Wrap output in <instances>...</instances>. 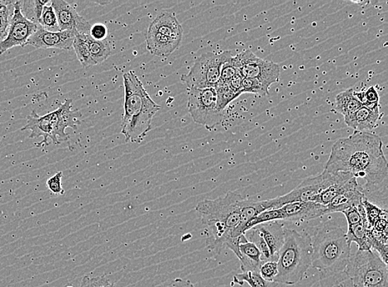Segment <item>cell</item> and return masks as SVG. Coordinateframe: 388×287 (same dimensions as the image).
<instances>
[{
  "label": "cell",
  "mask_w": 388,
  "mask_h": 287,
  "mask_svg": "<svg viewBox=\"0 0 388 287\" xmlns=\"http://www.w3.org/2000/svg\"><path fill=\"white\" fill-rule=\"evenodd\" d=\"M325 170L346 173L357 180L364 179L362 193L367 196L386 188L387 160L379 136L369 132H355L347 138L338 139L332 146Z\"/></svg>",
  "instance_id": "obj_1"
},
{
  "label": "cell",
  "mask_w": 388,
  "mask_h": 287,
  "mask_svg": "<svg viewBox=\"0 0 388 287\" xmlns=\"http://www.w3.org/2000/svg\"><path fill=\"white\" fill-rule=\"evenodd\" d=\"M243 196L230 191L215 200H205L196 205L195 211L208 231L206 247L210 251L229 249L239 259V242L235 231L240 222L241 201Z\"/></svg>",
  "instance_id": "obj_2"
},
{
  "label": "cell",
  "mask_w": 388,
  "mask_h": 287,
  "mask_svg": "<svg viewBox=\"0 0 388 287\" xmlns=\"http://www.w3.org/2000/svg\"><path fill=\"white\" fill-rule=\"evenodd\" d=\"M124 114L121 134L126 142L139 144L153 129L152 121L161 107L154 102L134 72L124 74Z\"/></svg>",
  "instance_id": "obj_3"
},
{
  "label": "cell",
  "mask_w": 388,
  "mask_h": 287,
  "mask_svg": "<svg viewBox=\"0 0 388 287\" xmlns=\"http://www.w3.org/2000/svg\"><path fill=\"white\" fill-rule=\"evenodd\" d=\"M312 264L319 271H339L346 269L351 255V245L339 224L325 221L320 224L311 237Z\"/></svg>",
  "instance_id": "obj_4"
},
{
  "label": "cell",
  "mask_w": 388,
  "mask_h": 287,
  "mask_svg": "<svg viewBox=\"0 0 388 287\" xmlns=\"http://www.w3.org/2000/svg\"><path fill=\"white\" fill-rule=\"evenodd\" d=\"M311 236L285 228L284 242L279 254V274L274 283L293 286L303 280L312 264Z\"/></svg>",
  "instance_id": "obj_5"
},
{
  "label": "cell",
  "mask_w": 388,
  "mask_h": 287,
  "mask_svg": "<svg viewBox=\"0 0 388 287\" xmlns=\"http://www.w3.org/2000/svg\"><path fill=\"white\" fill-rule=\"evenodd\" d=\"M72 99H65L57 110L44 116H39L33 110L31 115L28 116L27 124L21 131H31L29 139L43 138L42 142L35 144L38 148L48 146L49 139L54 145L68 141L70 137L65 134V129L77 130L80 119L82 117L79 110L72 109Z\"/></svg>",
  "instance_id": "obj_6"
},
{
  "label": "cell",
  "mask_w": 388,
  "mask_h": 287,
  "mask_svg": "<svg viewBox=\"0 0 388 287\" xmlns=\"http://www.w3.org/2000/svg\"><path fill=\"white\" fill-rule=\"evenodd\" d=\"M345 270L355 287H388L387 264L374 250L351 253Z\"/></svg>",
  "instance_id": "obj_7"
},
{
  "label": "cell",
  "mask_w": 388,
  "mask_h": 287,
  "mask_svg": "<svg viewBox=\"0 0 388 287\" xmlns=\"http://www.w3.org/2000/svg\"><path fill=\"white\" fill-rule=\"evenodd\" d=\"M354 178L346 173H329L324 170L321 174L302 180L289 193L266 200L268 210L279 209L287 204L295 202H313L316 195L336 183H345Z\"/></svg>",
  "instance_id": "obj_8"
},
{
  "label": "cell",
  "mask_w": 388,
  "mask_h": 287,
  "mask_svg": "<svg viewBox=\"0 0 388 287\" xmlns=\"http://www.w3.org/2000/svg\"><path fill=\"white\" fill-rule=\"evenodd\" d=\"M231 56L230 51L204 53L195 60L189 73L181 75L180 80L188 90L215 88L220 80L222 65Z\"/></svg>",
  "instance_id": "obj_9"
},
{
  "label": "cell",
  "mask_w": 388,
  "mask_h": 287,
  "mask_svg": "<svg viewBox=\"0 0 388 287\" xmlns=\"http://www.w3.org/2000/svg\"><path fill=\"white\" fill-rule=\"evenodd\" d=\"M188 107L194 122L208 129L215 128L225 118L224 112L217 109L215 88L189 90Z\"/></svg>",
  "instance_id": "obj_10"
},
{
  "label": "cell",
  "mask_w": 388,
  "mask_h": 287,
  "mask_svg": "<svg viewBox=\"0 0 388 287\" xmlns=\"http://www.w3.org/2000/svg\"><path fill=\"white\" fill-rule=\"evenodd\" d=\"M235 59L237 68L244 78L258 80L266 90L271 85L279 82V65L257 57L250 50L240 53Z\"/></svg>",
  "instance_id": "obj_11"
},
{
  "label": "cell",
  "mask_w": 388,
  "mask_h": 287,
  "mask_svg": "<svg viewBox=\"0 0 388 287\" xmlns=\"http://www.w3.org/2000/svg\"><path fill=\"white\" fill-rule=\"evenodd\" d=\"M14 13L10 18L6 37L0 40V55L15 47H25L30 38L37 31L38 24L29 21L20 9L18 1H15Z\"/></svg>",
  "instance_id": "obj_12"
},
{
  "label": "cell",
  "mask_w": 388,
  "mask_h": 287,
  "mask_svg": "<svg viewBox=\"0 0 388 287\" xmlns=\"http://www.w3.org/2000/svg\"><path fill=\"white\" fill-rule=\"evenodd\" d=\"M57 15L60 31H73L75 33L90 34V24L80 16L77 10L64 0H53L51 2Z\"/></svg>",
  "instance_id": "obj_13"
},
{
  "label": "cell",
  "mask_w": 388,
  "mask_h": 287,
  "mask_svg": "<svg viewBox=\"0 0 388 287\" xmlns=\"http://www.w3.org/2000/svg\"><path fill=\"white\" fill-rule=\"evenodd\" d=\"M77 34L73 31L48 32L38 25L37 31L29 38L27 45L43 49L70 50Z\"/></svg>",
  "instance_id": "obj_14"
},
{
  "label": "cell",
  "mask_w": 388,
  "mask_h": 287,
  "mask_svg": "<svg viewBox=\"0 0 388 287\" xmlns=\"http://www.w3.org/2000/svg\"><path fill=\"white\" fill-rule=\"evenodd\" d=\"M282 220L301 223L323 217L327 214L326 206L315 202H295L287 204L279 208Z\"/></svg>",
  "instance_id": "obj_15"
},
{
  "label": "cell",
  "mask_w": 388,
  "mask_h": 287,
  "mask_svg": "<svg viewBox=\"0 0 388 287\" xmlns=\"http://www.w3.org/2000/svg\"><path fill=\"white\" fill-rule=\"evenodd\" d=\"M365 195L362 193L361 188L355 178L347 180L345 188L333 199L326 206L327 214L342 213L343 211L362 205Z\"/></svg>",
  "instance_id": "obj_16"
},
{
  "label": "cell",
  "mask_w": 388,
  "mask_h": 287,
  "mask_svg": "<svg viewBox=\"0 0 388 287\" xmlns=\"http://www.w3.org/2000/svg\"><path fill=\"white\" fill-rule=\"evenodd\" d=\"M263 237L270 250L271 260L277 261L279 251L284 242V224L279 221H271L255 226Z\"/></svg>",
  "instance_id": "obj_17"
},
{
  "label": "cell",
  "mask_w": 388,
  "mask_h": 287,
  "mask_svg": "<svg viewBox=\"0 0 388 287\" xmlns=\"http://www.w3.org/2000/svg\"><path fill=\"white\" fill-rule=\"evenodd\" d=\"M149 30L163 34L166 37L179 42H181L183 37V28L175 15L171 13H159L150 24Z\"/></svg>",
  "instance_id": "obj_18"
},
{
  "label": "cell",
  "mask_w": 388,
  "mask_h": 287,
  "mask_svg": "<svg viewBox=\"0 0 388 287\" xmlns=\"http://www.w3.org/2000/svg\"><path fill=\"white\" fill-rule=\"evenodd\" d=\"M381 116L380 112H372L362 107L357 112L345 116V122L347 127L355 129V132H367L376 127Z\"/></svg>",
  "instance_id": "obj_19"
},
{
  "label": "cell",
  "mask_w": 388,
  "mask_h": 287,
  "mask_svg": "<svg viewBox=\"0 0 388 287\" xmlns=\"http://www.w3.org/2000/svg\"><path fill=\"white\" fill-rule=\"evenodd\" d=\"M239 249L240 269L243 273L253 271L259 274V269L263 261L261 260V253L257 247L246 239L244 234L241 235Z\"/></svg>",
  "instance_id": "obj_20"
},
{
  "label": "cell",
  "mask_w": 388,
  "mask_h": 287,
  "mask_svg": "<svg viewBox=\"0 0 388 287\" xmlns=\"http://www.w3.org/2000/svg\"><path fill=\"white\" fill-rule=\"evenodd\" d=\"M146 41L149 53L160 58L169 57L179 48L181 43L151 30H148Z\"/></svg>",
  "instance_id": "obj_21"
},
{
  "label": "cell",
  "mask_w": 388,
  "mask_h": 287,
  "mask_svg": "<svg viewBox=\"0 0 388 287\" xmlns=\"http://www.w3.org/2000/svg\"><path fill=\"white\" fill-rule=\"evenodd\" d=\"M265 210H268L266 200L254 201L244 198L241 201L240 222L235 231V238L238 239L239 236L244 234L250 221Z\"/></svg>",
  "instance_id": "obj_22"
},
{
  "label": "cell",
  "mask_w": 388,
  "mask_h": 287,
  "mask_svg": "<svg viewBox=\"0 0 388 287\" xmlns=\"http://www.w3.org/2000/svg\"><path fill=\"white\" fill-rule=\"evenodd\" d=\"M345 234L347 244L350 245L352 243H355L357 250H371L369 239V224H367L366 217L362 219L359 224L347 226Z\"/></svg>",
  "instance_id": "obj_23"
},
{
  "label": "cell",
  "mask_w": 388,
  "mask_h": 287,
  "mask_svg": "<svg viewBox=\"0 0 388 287\" xmlns=\"http://www.w3.org/2000/svg\"><path fill=\"white\" fill-rule=\"evenodd\" d=\"M320 287H355L346 270L320 271Z\"/></svg>",
  "instance_id": "obj_24"
},
{
  "label": "cell",
  "mask_w": 388,
  "mask_h": 287,
  "mask_svg": "<svg viewBox=\"0 0 388 287\" xmlns=\"http://www.w3.org/2000/svg\"><path fill=\"white\" fill-rule=\"evenodd\" d=\"M335 102L337 112L344 115V117L362 107V104L355 97V90L352 89L347 90L338 94Z\"/></svg>",
  "instance_id": "obj_25"
},
{
  "label": "cell",
  "mask_w": 388,
  "mask_h": 287,
  "mask_svg": "<svg viewBox=\"0 0 388 287\" xmlns=\"http://www.w3.org/2000/svg\"><path fill=\"white\" fill-rule=\"evenodd\" d=\"M87 36V35L77 33L75 35L72 45L78 60L84 68H90L97 65L90 56Z\"/></svg>",
  "instance_id": "obj_26"
},
{
  "label": "cell",
  "mask_w": 388,
  "mask_h": 287,
  "mask_svg": "<svg viewBox=\"0 0 388 287\" xmlns=\"http://www.w3.org/2000/svg\"><path fill=\"white\" fill-rule=\"evenodd\" d=\"M87 42L89 44V48L90 52V56L95 63L98 65L107 60L112 54L111 51L110 44L108 40H102V41H97V40L93 39L90 36V34L87 36Z\"/></svg>",
  "instance_id": "obj_27"
},
{
  "label": "cell",
  "mask_w": 388,
  "mask_h": 287,
  "mask_svg": "<svg viewBox=\"0 0 388 287\" xmlns=\"http://www.w3.org/2000/svg\"><path fill=\"white\" fill-rule=\"evenodd\" d=\"M49 1H41V0H26V1H18L20 9L25 18L34 23L38 24L40 18L43 13L44 6Z\"/></svg>",
  "instance_id": "obj_28"
},
{
  "label": "cell",
  "mask_w": 388,
  "mask_h": 287,
  "mask_svg": "<svg viewBox=\"0 0 388 287\" xmlns=\"http://www.w3.org/2000/svg\"><path fill=\"white\" fill-rule=\"evenodd\" d=\"M216 97H217V109L224 112L228 105L239 97L240 95L234 92L228 82H220L215 85Z\"/></svg>",
  "instance_id": "obj_29"
},
{
  "label": "cell",
  "mask_w": 388,
  "mask_h": 287,
  "mask_svg": "<svg viewBox=\"0 0 388 287\" xmlns=\"http://www.w3.org/2000/svg\"><path fill=\"white\" fill-rule=\"evenodd\" d=\"M245 238L249 243L254 244L259 249L261 253V260L264 263L266 261H273L270 254V250L266 245L263 237L259 233V231L255 228H252L246 231L244 234Z\"/></svg>",
  "instance_id": "obj_30"
},
{
  "label": "cell",
  "mask_w": 388,
  "mask_h": 287,
  "mask_svg": "<svg viewBox=\"0 0 388 287\" xmlns=\"http://www.w3.org/2000/svg\"><path fill=\"white\" fill-rule=\"evenodd\" d=\"M234 283L243 286L248 283L250 287H274L275 283L265 281L259 274L247 271L234 276Z\"/></svg>",
  "instance_id": "obj_31"
},
{
  "label": "cell",
  "mask_w": 388,
  "mask_h": 287,
  "mask_svg": "<svg viewBox=\"0 0 388 287\" xmlns=\"http://www.w3.org/2000/svg\"><path fill=\"white\" fill-rule=\"evenodd\" d=\"M355 97L362 104L372 112H379V95L374 87L367 89L365 92H355Z\"/></svg>",
  "instance_id": "obj_32"
},
{
  "label": "cell",
  "mask_w": 388,
  "mask_h": 287,
  "mask_svg": "<svg viewBox=\"0 0 388 287\" xmlns=\"http://www.w3.org/2000/svg\"><path fill=\"white\" fill-rule=\"evenodd\" d=\"M38 25L48 32L60 31L57 15L55 13L52 4L44 6Z\"/></svg>",
  "instance_id": "obj_33"
},
{
  "label": "cell",
  "mask_w": 388,
  "mask_h": 287,
  "mask_svg": "<svg viewBox=\"0 0 388 287\" xmlns=\"http://www.w3.org/2000/svg\"><path fill=\"white\" fill-rule=\"evenodd\" d=\"M362 206H364L369 227H371V226L374 224L377 220L387 215V211L386 210L380 208L379 206L372 203V201L367 200L365 196L364 199H362Z\"/></svg>",
  "instance_id": "obj_34"
},
{
  "label": "cell",
  "mask_w": 388,
  "mask_h": 287,
  "mask_svg": "<svg viewBox=\"0 0 388 287\" xmlns=\"http://www.w3.org/2000/svg\"><path fill=\"white\" fill-rule=\"evenodd\" d=\"M282 219H284V217H282V213L279 208L265 210L250 221L248 225H247L245 232L255 227L257 225L271 222V221L282 220Z\"/></svg>",
  "instance_id": "obj_35"
},
{
  "label": "cell",
  "mask_w": 388,
  "mask_h": 287,
  "mask_svg": "<svg viewBox=\"0 0 388 287\" xmlns=\"http://www.w3.org/2000/svg\"><path fill=\"white\" fill-rule=\"evenodd\" d=\"M347 220V226H352L361 222L362 219L366 217L364 206H352V207L343 211Z\"/></svg>",
  "instance_id": "obj_36"
},
{
  "label": "cell",
  "mask_w": 388,
  "mask_h": 287,
  "mask_svg": "<svg viewBox=\"0 0 388 287\" xmlns=\"http://www.w3.org/2000/svg\"><path fill=\"white\" fill-rule=\"evenodd\" d=\"M239 72L235 57L231 56L222 65L219 82H228L229 80Z\"/></svg>",
  "instance_id": "obj_37"
},
{
  "label": "cell",
  "mask_w": 388,
  "mask_h": 287,
  "mask_svg": "<svg viewBox=\"0 0 388 287\" xmlns=\"http://www.w3.org/2000/svg\"><path fill=\"white\" fill-rule=\"evenodd\" d=\"M279 274V266L275 261H266L261 265L259 274L265 281L274 283L276 276Z\"/></svg>",
  "instance_id": "obj_38"
},
{
  "label": "cell",
  "mask_w": 388,
  "mask_h": 287,
  "mask_svg": "<svg viewBox=\"0 0 388 287\" xmlns=\"http://www.w3.org/2000/svg\"><path fill=\"white\" fill-rule=\"evenodd\" d=\"M80 287H117L114 283H111L107 276H95V278H90V276H84L82 283Z\"/></svg>",
  "instance_id": "obj_39"
},
{
  "label": "cell",
  "mask_w": 388,
  "mask_h": 287,
  "mask_svg": "<svg viewBox=\"0 0 388 287\" xmlns=\"http://www.w3.org/2000/svg\"><path fill=\"white\" fill-rule=\"evenodd\" d=\"M251 93L260 95L269 94V90H266L264 85L258 80L254 79H244L243 82V94Z\"/></svg>",
  "instance_id": "obj_40"
},
{
  "label": "cell",
  "mask_w": 388,
  "mask_h": 287,
  "mask_svg": "<svg viewBox=\"0 0 388 287\" xmlns=\"http://www.w3.org/2000/svg\"><path fill=\"white\" fill-rule=\"evenodd\" d=\"M63 173L58 172L47 180L48 188L55 195H64L65 191L63 188L62 179Z\"/></svg>",
  "instance_id": "obj_41"
},
{
  "label": "cell",
  "mask_w": 388,
  "mask_h": 287,
  "mask_svg": "<svg viewBox=\"0 0 388 287\" xmlns=\"http://www.w3.org/2000/svg\"><path fill=\"white\" fill-rule=\"evenodd\" d=\"M90 36L97 41H102L108 36V28L102 23H97L90 27Z\"/></svg>",
  "instance_id": "obj_42"
},
{
  "label": "cell",
  "mask_w": 388,
  "mask_h": 287,
  "mask_svg": "<svg viewBox=\"0 0 388 287\" xmlns=\"http://www.w3.org/2000/svg\"><path fill=\"white\" fill-rule=\"evenodd\" d=\"M10 12L9 8L0 13V38L6 37L10 23Z\"/></svg>",
  "instance_id": "obj_43"
},
{
  "label": "cell",
  "mask_w": 388,
  "mask_h": 287,
  "mask_svg": "<svg viewBox=\"0 0 388 287\" xmlns=\"http://www.w3.org/2000/svg\"><path fill=\"white\" fill-rule=\"evenodd\" d=\"M244 79L243 75L238 72L229 80L230 87L233 89L235 92L239 95L243 94Z\"/></svg>",
  "instance_id": "obj_44"
},
{
  "label": "cell",
  "mask_w": 388,
  "mask_h": 287,
  "mask_svg": "<svg viewBox=\"0 0 388 287\" xmlns=\"http://www.w3.org/2000/svg\"><path fill=\"white\" fill-rule=\"evenodd\" d=\"M168 287H195L190 281L183 280L181 278H176Z\"/></svg>",
  "instance_id": "obj_45"
},
{
  "label": "cell",
  "mask_w": 388,
  "mask_h": 287,
  "mask_svg": "<svg viewBox=\"0 0 388 287\" xmlns=\"http://www.w3.org/2000/svg\"><path fill=\"white\" fill-rule=\"evenodd\" d=\"M14 2L7 1V0H0V13L4 11V9H8L9 5H13Z\"/></svg>",
  "instance_id": "obj_46"
},
{
  "label": "cell",
  "mask_w": 388,
  "mask_h": 287,
  "mask_svg": "<svg viewBox=\"0 0 388 287\" xmlns=\"http://www.w3.org/2000/svg\"><path fill=\"white\" fill-rule=\"evenodd\" d=\"M95 3L99 5H107L111 3V1H95Z\"/></svg>",
  "instance_id": "obj_47"
},
{
  "label": "cell",
  "mask_w": 388,
  "mask_h": 287,
  "mask_svg": "<svg viewBox=\"0 0 388 287\" xmlns=\"http://www.w3.org/2000/svg\"><path fill=\"white\" fill-rule=\"evenodd\" d=\"M67 287H74V286H67Z\"/></svg>",
  "instance_id": "obj_48"
}]
</instances>
